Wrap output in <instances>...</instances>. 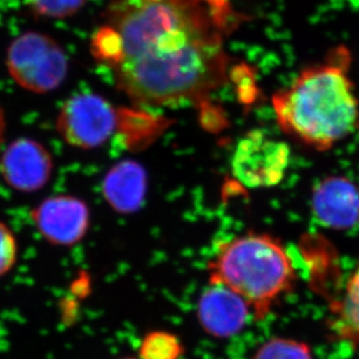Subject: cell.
Instances as JSON below:
<instances>
[{
    "instance_id": "6da1fadb",
    "label": "cell",
    "mask_w": 359,
    "mask_h": 359,
    "mask_svg": "<svg viewBox=\"0 0 359 359\" xmlns=\"http://www.w3.org/2000/svg\"><path fill=\"white\" fill-rule=\"evenodd\" d=\"M92 53L132 102L205 106L227 84L226 42L244 17L231 0H112Z\"/></svg>"
},
{
    "instance_id": "7a4b0ae2",
    "label": "cell",
    "mask_w": 359,
    "mask_h": 359,
    "mask_svg": "<svg viewBox=\"0 0 359 359\" xmlns=\"http://www.w3.org/2000/svg\"><path fill=\"white\" fill-rule=\"evenodd\" d=\"M350 62L348 49L336 48L273 95L276 118L286 134L325 151L353 132L359 102L348 74Z\"/></svg>"
},
{
    "instance_id": "3957f363",
    "label": "cell",
    "mask_w": 359,
    "mask_h": 359,
    "mask_svg": "<svg viewBox=\"0 0 359 359\" xmlns=\"http://www.w3.org/2000/svg\"><path fill=\"white\" fill-rule=\"evenodd\" d=\"M294 281L291 258L278 241L266 234L251 233L228 241L210 265V283L236 292L257 319L270 312Z\"/></svg>"
},
{
    "instance_id": "277c9868",
    "label": "cell",
    "mask_w": 359,
    "mask_h": 359,
    "mask_svg": "<svg viewBox=\"0 0 359 359\" xmlns=\"http://www.w3.org/2000/svg\"><path fill=\"white\" fill-rule=\"evenodd\" d=\"M7 69L19 86L33 93L54 91L68 75V56L49 35L27 32L7 50Z\"/></svg>"
},
{
    "instance_id": "5b68a950",
    "label": "cell",
    "mask_w": 359,
    "mask_h": 359,
    "mask_svg": "<svg viewBox=\"0 0 359 359\" xmlns=\"http://www.w3.org/2000/svg\"><path fill=\"white\" fill-rule=\"evenodd\" d=\"M116 122V109L106 99L95 93H81L62 106L56 129L70 146L95 149L111 137Z\"/></svg>"
},
{
    "instance_id": "8992f818",
    "label": "cell",
    "mask_w": 359,
    "mask_h": 359,
    "mask_svg": "<svg viewBox=\"0 0 359 359\" xmlns=\"http://www.w3.org/2000/svg\"><path fill=\"white\" fill-rule=\"evenodd\" d=\"M291 158L290 147L261 130H251L238 141L231 170L248 189H268L284 180Z\"/></svg>"
},
{
    "instance_id": "52a82bcc",
    "label": "cell",
    "mask_w": 359,
    "mask_h": 359,
    "mask_svg": "<svg viewBox=\"0 0 359 359\" xmlns=\"http://www.w3.org/2000/svg\"><path fill=\"white\" fill-rule=\"evenodd\" d=\"M312 212L322 227L349 231L359 224V187L346 177H328L313 191Z\"/></svg>"
},
{
    "instance_id": "ba28073f",
    "label": "cell",
    "mask_w": 359,
    "mask_h": 359,
    "mask_svg": "<svg viewBox=\"0 0 359 359\" xmlns=\"http://www.w3.org/2000/svg\"><path fill=\"white\" fill-rule=\"evenodd\" d=\"M0 168L10 187L21 192H34L49 182L54 164L50 153L38 141L19 139L5 150Z\"/></svg>"
},
{
    "instance_id": "9c48e42d",
    "label": "cell",
    "mask_w": 359,
    "mask_h": 359,
    "mask_svg": "<svg viewBox=\"0 0 359 359\" xmlns=\"http://www.w3.org/2000/svg\"><path fill=\"white\" fill-rule=\"evenodd\" d=\"M251 307L227 286L210 283L198 302L197 316L203 330L219 339L236 335L247 325Z\"/></svg>"
},
{
    "instance_id": "30bf717a",
    "label": "cell",
    "mask_w": 359,
    "mask_h": 359,
    "mask_svg": "<svg viewBox=\"0 0 359 359\" xmlns=\"http://www.w3.org/2000/svg\"><path fill=\"white\" fill-rule=\"evenodd\" d=\"M39 231L56 243L81 240L88 229L90 213L81 200L70 196L48 198L33 212Z\"/></svg>"
},
{
    "instance_id": "8fae6325",
    "label": "cell",
    "mask_w": 359,
    "mask_h": 359,
    "mask_svg": "<svg viewBox=\"0 0 359 359\" xmlns=\"http://www.w3.org/2000/svg\"><path fill=\"white\" fill-rule=\"evenodd\" d=\"M147 191V172L135 161L113 166L102 182V194L120 213H132L142 203Z\"/></svg>"
},
{
    "instance_id": "7c38bea8",
    "label": "cell",
    "mask_w": 359,
    "mask_h": 359,
    "mask_svg": "<svg viewBox=\"0 0 359 359\" xmlns=\"http://www.w3.org/2000/svg\"><path fill=\"white\" fill-rule=\"evenodd\" d=\"M337 329L342 335L359 339V263L348 281L344 298L339 306Z\"/></svg>"
},
{
    "instance_id": "4fadbf2b",
    "label": "cell",
    "mask_w": 359,
    "mask_h": 359,
    "mask_svg": "<svg viewBox=\"0 0 359 359\" xmlns=\"http://www.w3.org/2000/svg\"><path fill=\"white\" fill-rule=\"evenodd\" d=\"M183 346L176 335L166 332H150L140 344L139 359H180Z\"/></svg>"
},
{
    "instance_id": "5bb4252c",
    "label": "cell",
    "mask_w": 359,
    "mask_h": 359,
    "mask_svg": "<svg viewBox=\"0 0 359 359\" xmlns=\"http://www.w3.org/2000/svg\"><path fill=\"white\" fill-rule=\"evenodd\" d=\"M252 359H313V357L306 343L276 337L264 343Z\"/></svg>"
},
{
    "instance_id": "9a60e30c",
    "label": "cell",
    "mask_w": 359,
    "mask_h": 359,
    "mask_svg": "<svg viewBox=\"0 0 359 359\" xmlns=\"http://www.w3.org/2000/svg\"><path fill=\"white\" fill-rule=\"evenodd\" d=\"M32 13L47 19H65L81 11L85 0H26Z\"/></svg>"
},
{
    "instance_id": "2e32d148",
    "label": "cell",
    "mask_w": 359,
    "mask_h": 359,
    "mask_svg": "<svg viewBox=\"0 0 359 359\" xmlns=\"http://www.w3.org/2000/svg\"><path fill=\"white\" fill-rule=\"evenodd\" d=\"M17 241L10 228L0 222V277L10 271L17 261Z\"/></svg>"
},
{
    "instance_id": "e0dca14e",
    "label": "cell",
    "mask_w": 359,
    "mask_h": 359,
    "mask_svg": "<svg viewBox=\"0 0 359 359\" xmlns=\"http://www.w3.org/2000/svg\"><path fill=\"white\" fill-rule=\"evenodd\" d=\"M4 130H5V118H4V113L0 109V143L3 140Z\"/></svg>"
},
{
    "instance_id": "ac0fdd59",
    "label": "cell",
    "mask_w": 359,
    "mask_h": 359,
    "mask_svg": "<svg viewBox=\"0 0 359 359\" xmlns=\"http://www.w3.org/2000/svg\"><path fill=\"white\" fill-rule=\"evenodd\" d=\"M127 359H133V358H127Z\"/></svg>"
}]
</instances>
